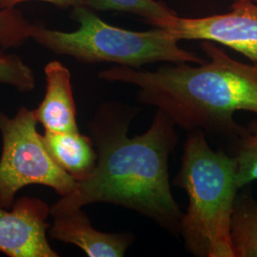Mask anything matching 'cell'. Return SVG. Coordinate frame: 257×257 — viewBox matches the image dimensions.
<instances>
[{
    "instance_id": "e0dca14e",
    "label": "cell",
    "mask_w": 257,
    "mask_h": 257,
    "mask_svg": "<svg viewBox=\"0 0 257 257\" xmlns=\"http://www.w3.org/2000/svg\"><path fill=\"white\" fill-rule=\"evenodd\" d=\"M236 2H250V3H254L257 4V0H234Z\"/></svg>"
},
{
    "instance_id": "277c9868",
    "label": "cell",
    "mask_w": 257,
    "mask_h": 257,
    "mask_svg": "<svg viewBox=\"0 0 257 257\" xmlns=\"http://www.w3.org/2000/svg\"><path fill=\"white\" fill-rule=\"evenodd\" d=\"M71 18L78 24L75 31L64 32L34 23L31 39L55 55L87 64L114 63L141 69L158 62L199 64L206 59L181 48L179 41L161 28L136 32L115 27L84 6L74 8Z\"/></svg>"
},
{
    "instance_id": "7c38bea8",
    "label": "cell",
    "mask_w": 257,
    "mask_h": 257,
    "mask_svg": "<svg viewBox=\"0 0 257 257\" xmlns=\"http://www.w3.org/2000/svg\"><path fill=\"white\" fill-rule=\"evenodd\" d=\"M231 155L236 165V177L240 190L257 181V120L245 127V132L235 138Z\"/></svg>"
},
{
    "instance_id": "3957f363",
    "label": "cell",
    "mask_w": 257,
    "mask_h": 257,
    "mask_svg": "<svg viewBox=\"0 0 257 257\" xmlns=\"http://www.w3.org/2000/svg\"><path fill=\"white\" fill-rule=\"evenodd\" d=\"M173 183L188 197L179 226L186 250L195 257H233L230 217L240 191L233 157L213 150L205 132H189Z\"/></svg>"
},
{
    "instance_id": "52a82bcc",
    "label": "cell",
    "mask_w": 257,
    "mask_h": 257,
    "mask_svg": "<svg viewBox=\"0 0 257 257\" xmlns=\"http://www.w3.org/2000/svg\"><path fill=\"white\" fill-rule=\"evenodd\" d=\"M11 208L0 207V252L10 257L58 256L47 238V203L23 196Z\"/></svg>"
},
{
    "instance_id": "4fadbf2b",
    "label": "cell",
    "mask_w": 257,
    "mask_h": 257,
    "mask_svg": "<svg viewBox=\"0 0 257 257\" xmlns=\"http://www.w3.org/2000/svg\"><path fill=\"white\" fill-rule=\"evenodd\" d=\"M82 6L94 11L130 13L143 18L144 21L176 15L165 2L157 0H83Z\"/></svg>"
},
{
    "instance_id": "6da1fadb",
    "label": "cell",
    "mask_w": 257,
    "mask_h": 257,
    "mask_svg": "<svg viewBox=\"0 0 257 257\" xmlns=\"http://www.w3.org/2000/svg\"><path fill=\"white\" fill-rule=\"evenodd\" d=\"M138 108L104 103L90 124L97 159L91 175L50 208L55 217L92 203H110L137 211L174 235L183 214L172 193L169 157L178 136L175 124L156 110L147 131L128 138Z\"/></svg>"
},
{
    "instance_id": "5b68a950",
    "label": "cell",
    "mask_w": 257,
    "mask_h": 257,
    "mask_svg": "<svg viewBox=\"0 0 257 257\" xmlns=\"http://www.w3.org/2000/svg\"><path fill=\"white\" fill-rule=\"evenodd\" d=\"M33 110L21 107L15 116L0 111V207L10 209L22 188L42 185L61 196L72 193L76 180L55 163L37 130Z\"/></svg>"
},
{
    "instance_id": "30bf717a",
    "label": "cell",
    "mask_w": 257,
    "mask_h": 257,
    "mask_svg": "<svg viewBox=\"0 0 257 257\" xmlns=\"http://www.w3.org/2000/svg\"><path fill=\"white\" fill-rule=\"evenodd\" d=\"M42 141L55 163L77 182L91 175L97 159L92 138L83 136L79 131L45 130Z\"/></svg>"
},
{
    "instance_id": "8992f818",
    "label": "cell",
    "mask_w": 257,
    "mask_h": 257,
    "mask_svg": "<svg viewBox=\"0 0 257 257\" xmlns=\"http://www.w3.org/2000/svg\"><path fill=\"white\" fill-rule=\"evenodd\" d=\"M161 28L178 41L208 40L230 48L257 62V4L236 2L226 14L202 18H182L176 15L145 21Z\"/></svg>"
},
{
    "instance_id": "2e32d148",
    "label": "cell",
    "mask_w": 257,
    "mask_h": 257,
    "mask_svg": "<svg viewBox=\"0 0 257 257\" xmlns=\"http://www.w3.org/2000/svg\"><path fill=\"white\" fill-rule=\"evenodd\" d=\"M29 1H41L55 5V7L60 9H69L76 8L82 6L83 0H0V9L16 8L18 5L29 2Z\"/></svg>"
},
{
    "instance_id": "8fae6325",
    "label": "cell",
    "mask_w": 257,
    "mask_h": 257,
    "mask_svg": "<svg viewBox=\"0 0 257 257\" xmlns=\"http://www.w3.org/2000/svg\"><path fill=\"white\" fill-rule=\"evenodd\" d=\"M230 241L233 257H257V199L237 193L231 212Z\"/></svg>"
},
{
    "instance_id": "7a4b0ae2",
    "label": "cell",
    "mask_w": 257,
    "mask_h": 257,
    "mask_svg": "<svg viewBox=\"0 0 257 257\" xmlns=\"http://www.w3.org/2000/svg\"><path fill=\"white\" fill-rule=\"evenodd\" d=\"M201 49L207 58L199 64L172 63L156 71L114 66L98 77L137 86L139 102L163 110L179 128L235 139L245 132L235 113L257 115V62L234 59L208 40Z\"/></svg>"
},
{
    "instance_id": "5bb4252c",
    "label": "cell",
    "mask_w": 257,
    "mask_h": 257,
    "mask_svg": "<svg viewBox=\"0 0 257 257\" xmlns=\"http://www.w3.org/2000/svg\"><path fill=\"white\" fill-rule=\"evenodd\" d=\"M34 23L16 8L0 9V46L13 49L22 46L32 38Z\"/></svg>"
},
{
    "instance_id": "ba28073f",
    "label": "cell",
    "mask_w": 257,
    "mask_h": 257,
    "mask_svg": "<svg viewBox=\"0 0 257 257\" xmlns=\"http://www.w3.org/2000/svg\"><path fill=\"white\" fill-rule=\"evenodd\" d=\"M49 234L53 239L81 248L90 257L123 256L134 241L133 234L106 233L92 228L88 215L81 210L54 217Z\"/></svg>"
},
{
    "instance_id": "9a60e30c",
    "label": "cell",
    "mask_w": 257,
    "mask_h": 257,
    "mask_svg": "<svg viewBox=\"0 0 257 257\" xmlns=\"http://www.w3.org/2000/svg\"><path fill=\"white\" fill-rule=\"evenodd\" d=\"M0 84L12 86L19 92H31L37 86V78L34 70L20 56L0 52Z\"/></svg>"
},
{
    "instance_id": "9c48e42d",
    "label": "cell",
    "mask_w": 257,
    "mask_h": 257,
    "mask_svg": "<svg viewBox=\"0 0 257 257\" xmlns=\"http://www.w3.org/2000/svg\"><path fill=\"white\" fill-rule=\"evenodd\" d=\"M46 91L43 100L33 113L45 130L56 132L79 131L72 85V75L67 67L54 60L44 68Z\"/></svg>"
}]
</instances>
